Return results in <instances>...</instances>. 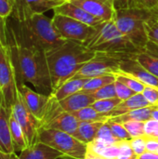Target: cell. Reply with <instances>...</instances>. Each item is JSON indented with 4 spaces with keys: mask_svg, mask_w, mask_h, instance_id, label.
Listing matches in <instances>:
<instances>
[{
    "mask_svg": "<svg viewBox=\"0 0 158 159\" xmlns=\"http://www.w3.org/2000/svg\"><path fill=\"white\" fill-rule=\"evenodd\" d=\"M8 33L18 83H30L40 93L51 94V80L46 53L28 44L16 26L8 25Z\"/></svg>",
    "mask_w": 158,
    "mask_h": 159,
    "instance_id": "cell-1",
    "label": "cell"
},
{
    "mask_svg": "<svg viewBox=\"0 0 158 159\" xmlns=\"http://www.w3.org/2000/svg\"><path fill=\"white\" fill-rule=\"evenodd\" d=\"M12 17L22 38L45 53L66 41L57 32L52 18H48L45 13L30 10L18 0Z\"/></svg>",
    "mask_w": 158,
    "mask_h": 159,
    "instance_id": "cell-2",
    "label": "cell"
},
{
    "mask_svg": "<svg viewBox=\"0 0 158 159\" xmlns=\"http://www.w3.org/2000/svg\"><path fill=\"white\" fill-rule=\"evenodd\" d=\"M95 55V51L74 41H65L61 46L46 52L52 92L74 77Z\"/></svg>",
    "mask_w": 158,
    "mask_h": 159,
    "instance_id": "cell-3",
    "label": "cell"
},
{
    "mask_svg": "<svg viewBox=\"0 0 158 159\" xmlns=\"http://www.w3.org/2000/svg\"><path fill=\"white\" fill-rule=\"evenodd\" d=\"M156 11L158 10L137 7L116 8L114 19L115 25L139 51H144L150 43L144 23Z\"/></svg>",
    "mask_w": 158,
    "mask_h": 159,
    "instance_id": "cell-4",
    "label": "cell"
},
{
    "mask_svg": "<svg viewBox=\"0 0 158 159\" xmlns=\"http://www.w3.org/2000/svg\"><path fill=\"white\" fill-rule=\"evenodd\" d=\"M95 52L120 55H135L139 50L118 30L114 20L103 21L96 26L94 35L85 45Z\"/></svg>",
    "mask_w": 158,
    "mask_h": 159,
    "instance_id": "cell-5",
    "label": "cell"
},
{
    "mask_svg": "<svg viewBox=\"0 0 158 159\" xmlns=\"http://www.w3.org/2000/svg\"><path fill=\"white\" fill-rule=\"evenodd\" d=\"M0 91L11 111L18 95V80L9 42L8 24L0 18Z\"/></svg>",
    "mask_w": 158,
    "mask_h": 159,
    "instance_id": "cell-6",
    "label": "cell"
},
{
    "mask_svg": "<svg viewBox=\"0 0 158 159\" xmlns=\"http://www.w3.org/2000/svg\"><path fill=\"white\" fill-rule=\"evenodd\" d=\"M38 141L63 154L64 158L85 159L86 157L88 144L69 133L41 128L38 133Z\"/></svg>",
    "mask_w": 158,
    "mask_h": 159,
    "instance_id": "cell-7",
    "label": "cell"
},
{
    "mask_svg": "<svg viewBox=\"0 0 158 159\" xmlns=\"http://www.w3.org/2000/svg\"><path fill=\"white\" fill-rule=\"evenodd\" d=\"M127 55L96 52V55L88 61L74 77L92 78L104 75H115L119 72L120 63Z\"/></svg>",
    "mask_w": 158,
    "mask_h": 159,
    "instance_id": "cell-8",
    "label": "cell"
},
{
    "mask_svg": "<svg viewBox=\"0 0 158 159\" xmlns=\"http://www.w3.org/2000/svg\"><path fill=\"white\" fill-rule=\"evenodd\" d=\"M52 21L57 32L66 41H74L86 45L96 32V27L61 14L54 13Z\"/></svg>",
    "mask_w": 158,
    "mask_h": 159,
    "instance_id": "cell-9",
    "label": "cell"
},
{
    "mask_svg": "<svg viewBox=\"0 0 158 159\" xmlns=\"http://www.w3.org/2000/svg\"><path fill=\"white\" fill-rule=\"evenodd\" d=\"M11 115L20 125L24 132L28 146H31L39 142L38 133L39 129L42 128V122L38 120L29 110L19 89L16 101L11 107Z\"/></svg>",
    "mask_w": 158,
    "mask_h": 159,
    "instance_id": "cell-10",
    "label": "cell"
},
{
    "mask_svg": "<svg viewBox=\"0 0 158 159\" xmlns=\"http://www.w3.org/2000/svg\"><path fill=\"white\" fill-rule=\"evenodd\" d=\"M18 89L32 114L43 122L50 103V94H43L31 89L25 83H18Z\"/></svg>",
    "mask_w": 158,
    "mask_h": 159,
    "instance_id": "cell-11",
    "label": "cell"
},
{
    "mask_svg": "<svg viewBox=\"0 0 158 159\" xmlns=\"http://www.w3.org/2000/svg\"><path fill=\"white\" fill-rule=\"evenodd\" d=\"M77 5L102 21L114 20L116 12L115 0H67Z\"/></svg>",
    "mask_w": 158,
    "mask_h": 159,
    "instance_id": "cell-12",
    "label": "cell"
},
{
    "mask_svg": "<svg viewBox=\"0 0 158 159\" xmlns=\"http://www.w3.org/2000/svg\"><path fill=\"white\" fill-rule=\"evenodd\" d=\"M119 72L131 75L145 86L158 88V77L152 75L142 65H141L134 58V55L126 56L123 58L120 63Z\"/></svg>",
    "mask_w": 158,
    "mask_h": 159,
    "instance_id": "cell-13",
    "label": "cell"
},
{
    "mask_svg": "<svg viewBox=\"0 0 158 159\" xmlns=\"http://www.w3.org/2000/svg\"><path fill=\"white\" fill-rule=\"evenodd\" d=\"M11 111L7 107L3 93L0 91V150L6 154H14V147L10 136V119Z\"/></svg>",
    "mask_w": 158,
    "mask_h": 159,
    "instance_id": "cell-14",
    "label": "cell"
},
{
    "mask_svg": "<svg viewBox=\"0 0 158 159\" xmlns=\"http://www.w3.org/2000/svg\"><path fill=\"white\" fill-rule=\"evenodd\" d=\"M52 10L55 14H61L63 16L70 17L72 19H74L78 21L84 22L93 27H96L102 22H103L100 19L92 16L88 12L84 10L82 7L71 3L70 1H65L61 3V5L55 7Z\"/></svg>",
    "mask_w": 158,
    "mask_h": 159,
    "instance_id": "cell-15",
    "label": "cell"
},
{
    "mask_svg": "<svg viewBox=\"0 0 158 159\" xmlns=\"http://www.w3.org/2000/svg\"><path fill=\"white\" fill-rule=\"evenodd\" d=\"M18 157L19 159H59L64 158V156L53 147L37 142L21 151Z\"/></svg>",
    "mask_w": 158,
    "mask_h": 159,
    "instance_id": "cell-16",
    "label": "cell"
},
{
    "mask_svg": "<svg viewBox=\"0 0 158 159\" xmlns=\"http://www.w3.org/2000/svg\"><path fill=\"white\" fill-rule=\"evenodd\" d=\"M95 98L92 93H88L83 90H80L62 101H60L61 108L69 113H74L83 108L91 106L95 102Z\"/></svg>",
    "mask_w": 158,
    "mask_h": 159,
    "instance_id": "cell-17",
    "label": "cell"
},
{
    "mask_svg": "<svg viewBox=\"0 0 158 159\" xmlns=\"http://www.w3.org/2000/svg\"><path fill=\"white\" fill-rule=\"evenodd\" d=\"M147 106H150V103L146 101V99L143 97V95L142 93H136L132 97L129 98L128 100L122 101L113 111L106 114L105 116L108 118H113L115 116H122L128 112L144 108Z\"/></svg>",
    "mask_w": 158,
    "mask_h": 159,
    "instance_id": "cell-18",
    "label": "cell"
},
{
    "mask_svg": "<svg viewBox=\"0 0 158 159\" xmlns=\"http://www.w3.org/2000/svg\"><path fill=\"white\" fill-rule=\"evenodd\" d=\"M88 78H78V77H72L69 80H67L65 83H63L58 89L53 91L51 93L52 96L55 97L56 100L62 101L65 98L80 91L85 83L87 82Z\"/></svg>",
    "mask_w": 158,
    "mask_h": 159,
    "instance_id": "cell-19",
    "label": "cell"
},
{
    "mask_svg": "<svg viewBox=\"0 0 158 159\" xmlns=\"http://www.w3.org/2000/svg\"><path fill=\"white\" fill-rule=\"evenodd\" d=\"M9 127H10V136L14 147V151L15 153L17 152L20 153L21 151H23L25 148L28 147V143L20 125L11 114L9 119Z\"/></svg>",
    "mask_w": 158,
    "mask_h": 159,
    "instance_id": "cell-20",
    "label": "cell"
},
{
    "mask_svg": "<svg viewBox=\"0 0 158 159\" xmlns=\"http://www.w3.org/2000/svg\"><path fill=\"white\" fill-rule=\"evenodd\" d=\"M105 121H93V122H80L76 138L85 143H90L96 139L97 133Z\"/></svg>",
    "mask_w": 158,
    "mask_h": 159,
    "instance_id": "cell-21",
    "label": "cell"
},
{
    "mask_svg": "<svg viewBox=\"0 0 158 159\" xmlns=\"http://www.w3.org/2000/svg\"><path fill=\"white\" fill-rule=\"evenodd\" d=\"M134 58L147 71L158 77V55L147 48L144 51H139L136 53Z\"/></svg>",
    "mask_w": 158,
    "mask_h": 159,
    "instance_id": "cell-22",
    "label": "cell"
},
{
    "mask_svg": "<svg viewBox=\"0 0 158 159\" xmlns=\"http://www.w3.org/2000/svg\"><path fill=\"white\" fill-rule=\"evenodd\" d=\"M155 106L150 105L144 108H141V109H137L134 111H130L128 112L122 116H115L111 118L112 120L118 122V123H122L128 120H137V121H143L146 122L148 120H150L152 118V112L154 110Z\"/></svg>",
    "mask_w": 158,
    "mask_h": 159,
    "instance_id": "cell-23",
    "label": "cell"
},
{
    "mask_svg": "<svg viewBox=\"0 0 158 159\" xmlns=\"http://www.w3.org/2000/svg\"><path fill=\"white\" fill-rule=\"evenodd\" d=\"M115 80H116L115 75H104L88 78L81 90L88 92V93H93L96 90L100 89L101 88L114 83Z\"/></svg>",
    "mask_w": 158,
    "mask_h": 159,
    "instance_id": "cell-24",
    "label": "cell"
},
{
    "mask_svg": "<svg viewBox=\"0 0 158 159\" xmlns=\"http://www.w3.org/2000/svg\"><path fill=\"white\" fill-rule=\"evenodd\" d=\"M79 122H93V121H107L109 118L104 115L97 112L93 107L88 106L72 113Z\"/></svg>",
    "mask_w": 158,
    "mask_h": 159,
    "instance_id": "cell-25",
    "label": "cell"
},
{
    "mask_svg": "<svg viewBox=\"0 0 158 159\" xmlns=\"http://www.w3.org/2000/svg\"><path fill=\"white\" fill-rule=\"evenodd\" d=\"M144 25L149 42L158 47V11L153 13V15L145 21Z\"/></svg>",
    "mask_w": 158,
    "mask_h": 159,
    "instance_id": "cell-26",
    "label": "cell"
},
{
    "mask_svg": "<svg viewBox=\"0 0 158 159\" xmlns=\"http://www.w3.org/2000/svg\"><path fill=\"white\" fill-rule=\"evenodd\" d=\"M115 75V79L120 81L121 83H123L124 85H126L127 87H129L130 89H132L135 93H142L145 85L142 84V82H140L139 80H137L136 78L132 77L129 75L118 72Z\"/></svg>",
    "mask_w": 158,
    "mask_h": 159,
    "instance_id": "cell-27",
    "label": "cell"
},
{
    "mask_svg": "<svg viewBox=\"0 0 158 159\" xmlns=\"http://www.w3.org/2000/svg\"><path fill=\"white\" fill-rule=\"evenodd\" d=\"M121 102L122 101L117 97L112 99H105V100H97L92 103L91 107H93L97 112L106 115L111 111H113Z\"/></svg>",
    "mask_w": 158,
    "mask_h": 159,
    "instance_id": "cell-28",
    "label": "cell"
},
{
    "mask_svg": "<svg viewBox=\"0 0 158 159\" xmlns=\"http://www.w3.org/2000/svg\"><path fill=\"white\" fill-rule=\"evenodd\" d=\"M131 138H137L145 135V122L137 120H128L121 123Z\"/></svg>",
    "mask_w": 158,
    "mask_h": 159,
    "instance_id": "cell-29",
    "label": "cell"
},
{
    "mask_svg": "<svg viewBox=\"0 0 158 159\" xmlns=\"http://www.w3.org/2000/svg\"><path fill=\"white\" fill-rule=\"evenodd\" d=\"M95 140H98V141L102 142V143H105L108 145L115 144L118 143V140L115 137V135H114L109 124L107 123V121H105L102 124V126L101 127V129H99Z\"/></svg>",
    "mask_w": 158,
    "mask_h": 159,
    "instance_id": "cell-30",
    "label": "cell"
},
{
    "mask_svg": "<svg viewBox=\"0 0 158 159\" xmlns=\"http://www.w3.org/2000/svg\"><path fill=\"white\" fill-rule=\"evenodd\" d=\"M107 123L109 124L115 137L118 140V142L121 141H130L132 138L129 135V133L127 131V129H125V127L118 122H115L114 120H112L111 118H109L107 120Z\"/></svg>",
    "mask_w": 158,
    "mask_h": 159,
    "instance_id": "cell-31",
    "label": "cell"
},
{
    "mask_svg": "<svg viewBox=\"0 0 158 159\" xmlns=\"http://www.w3.org/2000/svg\"><path fill=\"white\" fill-rule=\"evenodd\" d=\"M115 82L109 85H106L100 89L93 92V96L95 100H105V99H112L116 98V91H115Z\"/></svg>",
    "mask_w": 158,
    "mask_h": 159,
    "instance_id": "cell-32",
    "label": "cell"
},
{
    "mask_svg": "<svg viewBox=\"0 0 158 159\" xmlns=\"http://www.w3.org/2000/svg\"><path fill=\"white\" fill-rule=\"evenodd\" d=\"M18 1L21 2L30 10H32L34 12L45 13L46 11L50 10L46 0H18Z\"/></svg>",
    "mask_w": 158,
    "mask_h": 159,
    "instance_id": "cell-33",
    "label": "cell"
},
{
    "mask_svg": "<svg viewBox=\"0 0 158 159\" xmlns=\"http://www.w3.org/2000/svg\"><path fill=\"white\" fill-rule=\"evenodd\" d=\"M119 154L116 159H138V156L134 153L130 146L129 141L118 142Z\"/></svg>",
    "mask_w": 158,
    "mask_h": 159,
    "instance_id": "cell-34",
    "label": "cell"
},
{
    "mask_svg": "<svg viewBox=\"0 0 158 159\" xmlns=\"http://www.w3.org/2000/svg\"><path fill=\"white\" fill-rule=\"evenodd\" d=\"M17 0H0V18L7 20L12 16Z\"/></svg>",
    "mask_w": 158,
    "mask_h": 159,
    "instance_id": "cell-35",
    "label": "cell"
},
{
    "mask_svg": "<svg viewBox=\"0 0 158 159\" xmlns=\"http://www.w3.org/2000/svg\"><path fill=\"white\" fill-rule=\"evenodd\" d=\"M115 86L116 97H117L118 99H120L121 101L128 100L129 98H130V97H132L134 94H136L132 89H130L129 87H127L126 85H124L123 83H121V82L118 81V80H115Z\"/></svg>",
    "mask_w": 158,
    "mask_h": 159,
    "instance_id": "cell-36",
    "label": "cell"
},
{
    "mask_svg": "<svg viewBox=\"0 0 158 159\" xmlns=\"http://www.w3.org/2000/svg\"><path fill=\"white\" fill-rule=\"evenodd\" d=\"M143 97L150 103V105L158 106V88L153 86H145L142 93Z\"/></svg>",
    "mask_w": 158,
    "mask_h": 159,
    "instance_id": "cell-37",
    "label": "cell"
},
{
    "mask_svg": "<svg viewBox=\"0 0 158 159\" xmlns=\"http://www.w3.org/2000/svg\"><path fill=\"white\" fill-rule=\"evenodd\" d=\"M129 143L134 153L138 157L146 152V136L145 135L131 139L129 141Z\"/></svg>",
    "mask_w": 158,
    "mask_h": 159,
    "instance_id": "cell-38",
    "label": "cell"
},
{
    "mask_svg": "<svg viewBox=\"0 0 158 159\" xmlns=\"http://www.w3.org/2000/svg\"><path fill=\"white\" fill-rule=\"evenodd\" d=\"M145 135L158 139V121L150 119L145 122Z\"/></svg>",
    "mask_w": 158,
    "mask_h": 159,
    "instance_id": "cell-39",
    "label": "cell"
},
{
    "mask_svg": "<svg viewBox=\"0 0 158 159\" xmlns=\"http://www.w3.org/2000/svg\"><path fill=\"white\" fill-rule=\"evenodd\" d=\"M132 7H137L149 10H158L156 0H133Z\"/></svg>",
    "mask_w": 158,
    "mask_h": 159,
    "instance_id": "cell-40",
    "label": "cell"
},
{
    "mask_svg": "<svg viewBox=\"0 0 158 159\" xmlns=\"http://www.w3.org/2000/svg\"><path fill=\"white\" fill-rule=\"evenodd\" d=\"M146 151L158 154V139L146 136Z\"/></svg>",
    "mask_w": 158,
    "mask_h": 159,
    "instance_id": "cell-41",
    "label": "cell"
},
{
    "mask_svg": "<svg viewBox=\"0 0 158 159\" xmlns=\"http://www.w3.org/2000/svg\"><path fill=\"white\" fill-rule=\"evenodd\" d=\"M133 5V0H115L116 8L130 7Z\"/></svg>",
    "mask_w": 158,
    "mask_h": 159,
    "instance_id": "cell-42",
    "label": "cell"
},
{
    "mask_svg": "<svg viewBox=\"0 0 158 159\" xmlns=\"http://www.w3.org/2000/svg\"><path fill=\"white\" fill-rule=\"evenodd\" d=\"M85 159H106V158H104L103 157L100 156L99 154H97L96 152H94L93 150H91L90 148H88V147Z\"/></svg>",
    "mask_w": 158,
    "mask_h": 159,
    "instance_id": "cell-43",
    "label": "cell"
},
{
    "mask_svg": "<svg viewBox=\"0 0 158 159\" xmlns=\"http://www.w3.org/2000/svg\"><path fill=\"white\" fill-rule=\"evenodd\" d=\"M138 159H158V154L156 153H151V152H145L138 157Z\"/></svg>",
    "mask_w": 158,
    "mask_h": 159,
    "instance_id": "cell-44",
    "label": "cell"
},
{
    "mask_svg": "<svg viewBox=\"0 0 158 159\" xmlns=\"http://www.w3.org/2000/svg\"><path fill=\"white\" fill-rule=\"evenodd\" d=\"M46 1H47V6L49 7V8L50 9H53L55 7L61 5V3H63V2H65L67 0H46Z\"/></svg>",
    "mask_w": 158,
    "mask_h": 159,
    "instance_id": "cell-45",
    "label": "cell"
},
{
    "mask_svg": "<svg viewBox=\"0 0 158 159\" xmlns=\"http://www.w3.org/2000/svg\"><path fill=\"white\" fill-rule=\"evenodd\" d=\"M151 119L158 121V106H155V108L152 112V118Z\"/></svg>",
    "mask_w": 158,
    "mask_h": 159,
    "instance_id": "cell-46",
    "label": "cell"
},
{
    "mask_svg": "<svg viewBox=\"0 0 158 159\" xmlns=\"http://www.w3.org/2000/svg\"><path fill=\"white\" fill-rule=\"evenodd\" d=\"M0 159H12V154H6L3 151L0 150Z\"/></svg>",
    "mask_w": 158,
    "mask_h": 159,
    "instance_id": "cell-47",
    "label": "cell"
},
{
    "mask_svg": "<svg viewBox=\"0 0 158 159\" xmlns=\"http://www.w3.org/2000/svg\"><path fill=\"white\" fill-rule=\"evenodd\" d=\"M12 159H19V157H18V155H17L16 153L12 154Z\"/></svg>",
    "mask_w": 158,
    "mask_h": 159,
    "instance_id": "cell-48",
    "label": "cell"
},
{
    "mask_svg": "<svg viewBox=\"0 0 158 159\" xmlns=\"http://www.w3.org/2000/svg\"><path fill=\"white\" fill-rule=\"evenodd\" d=\"M156 4H157V9H158V0H156Z\"/></svg>",
    "mask_w": 158,
    "mask_h": 159,
    "instance_id": "cell-49",
    "label": "cell"
},
{
    "mask_svg": "<svg viewBox=\"0 0 158 159\" xmlns=\"http://www.w3.org/2000/svg\"><path fill=\"white\" fill-rule=\"evenodd\" d=\"M106 159H116V158H106Z\"/></svg>",
    "mask_w": 158,
    "mask_h": 159,
    "instance_id": "cell-50",
    "label": "cell"
}]
</instances>
